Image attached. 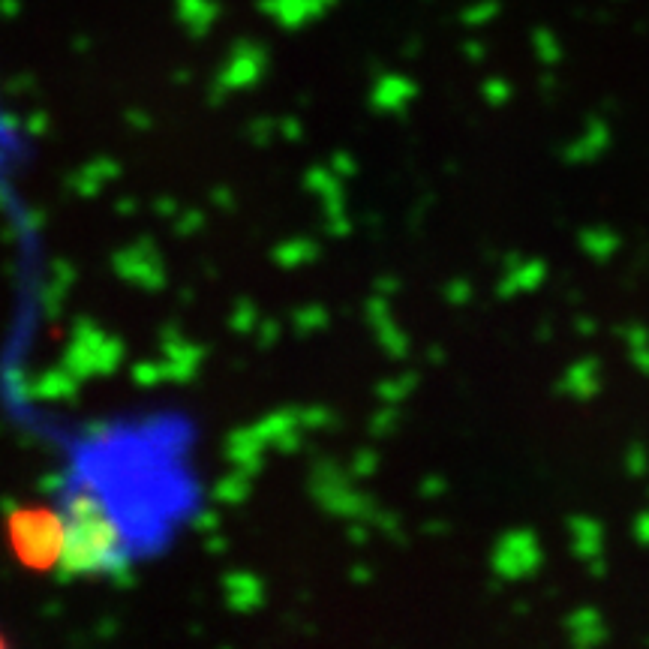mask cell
<instances>
[{
	"label": "cell",
	"instance_id": "cell-4",
	"mask_svg": "<svg viewBox=\"0 0 649 649\" xmlns=\"http://www.w3.org/2000/svg\"><path fill=\"white\" fill-rule=\"evenodd\" d=\"M565 532H568V550L577 562L586 565L589 577H604L607 574V562H604V541H607V529L598 517L592 514H571L565 520Z\"/></svg>",
	"mask_w": 649,
	"mask_h": 649
},
{
	"label": "cell",
	"instance_id": "cell-1",
	"mask_svg": "<svg viewBox=\"0 0 649 649\" xmlns=\"http://www.w3.org/2000/svg\"><path fill=\"white\" fill-rule=\"evenodd\" d=\"M67 544L61 571L67 577H94L118 571L124 562V535L106 502L94 490H76L67 505Z\"/></svg>",
	"mask_w": 649,
	"mask_h": 649
},
{
	"label": "cell",
	"instance_id": "cell-2",
	"mask_svg": "<svg viewBox=\"0 0 649 649\" xmlns=\"http://www.w3.org/2000/svg\"><path fill=\"white\" fill-rule=\"evenodd\" d=\"M7 538L25 568L52 571L61 565L64 556L67 517L46 505H22L7 520Z\"/></svg>",
	"mask_w": 649,
	"mask_h": 649
},
{
	"label": "cell",
	"instance_id": "cell-10",
	"mask_svg": "<svg viewBox=\"0 0 649 649\" xmlns=\"http://www.w3.org/2000/svg\"><path fill=\"white\" fill-rule=\"evenodd\" d=\"M370 319L376 325V334H379V343L385 346V352L391 358H403L409 352V337L397 328V322L391 319V310L382 301H373L370 304Z\"/></svg>",
	"mask_w": 649,
	"mask_h": 649
},
{
	"label": "cell",
	"instance_id": "cell-14",
	"mask_svg": "<svg viewBox=\"0 0 649 649\" xmlns=\"http://www.w3.org/2000/svg\"><path fill=\"white\" fill-rule=\"evenodd\" d=\"M481 97H484L487 106L502 109L505 103H511V85H508L505 79H487V82L481 85Z\"/></svg>",
	"mask_w": 649,
	"mask_h": 649
},
{
	"label": "cell",
	"instance_id": "cell-16",
	"mask_svg": "<svg viewBox=\"0 0 649 649\" xmlns=\"http://www.w3.org/2000/svg\"><path fill=\"white\" fill-rule=\"evenodd\" d=\"M472 295H475V289H472V283H466V280H451V283L445 286V298H448V304L466 307V304L472 301Z\"/></svg>",
	"mask_w": 649,
	"mask_h": 649
},
{
	"label": "cell",
	"instance_id": "cell-3",
	"mask_svg": "<svg viewBox=\"0 0 649 649\" xmlns=\"http://www.w3.org/2000/svg\"><path fill=\"white\" fill-rule=\"evenodd\" d=\"M541 568H544V547H541V538L535 535V529H529V526L505 529L493 541L490 571L496 574V580H502V583L532 580L541 574Z\"/></svg>",
	"mask_w": 649,
	"mask_h": 649
},
{
	"label": "cell",
	"instance_id": "cell-6",
	"mask_svg": "<svg viewBox=\"0 0 649 649\" xmlns=\"http://www.w3.org/2000/svg\"><path fill=\"white\" fill-rule=\"evenodd\" d=\"M547 262L538 256H520L511 253L502 262V274L496 280V295L499 298H520V295H532L547 283Z\"/></svg>",
	"mask_w": 649,
	"mask_h": 649
},
{
	"label": "cell",
	"instance_id": "cell-8",
	"mask_svg": "<svg viewBox=\"0 0 649 649\" xmlns=\"http://www.w3.org/2000/svg\"><path fill=\"white\" fill-rule=\"evenodd\" d=\"M562 631L574 649H595L610 640V628L604 613L595 604H577L565 613Z\"/></svg>",
	"mask_w": 649,
	"mask_h": 649
},
{
	"label": "cell",
	"instance_id": "cell-21",
	"mask_svg": "<svg viewBox=\"0 0 649 649\" xmlns=\"http://www.w3.org/2000/svg\"><path fill=\"white\" fill-rule=\"evenodd\" d=\"M7 643H10V640H7L4 634H0V646H7Z\"/></svg>",
	"mask_w": 649,
	"mask_h": 649
},
{
	"label": "cell",
	"instance_id": "cell-18",
	"mask_svg": "<svg viewBox=\"0 0 649 649\" xmlns=\"http://www.w3.org/2000/svg\"><path fill=\"white\" fill-rule=\"evenodd\" d=\"M598 319L595 316H589V313H577L574 316V334L577 337H583V340H589V337H595L598 334Z\"/></svg>",
	"mask_w": 649,
	"mask_h": 649
},
{
	"label": "cell",
	"instance_id": "cell-13",
	"mask_svg": "<svg viewBox=\"0 0 649 649\" xmlns=\"http://www.w3.org/2000/svg\"><path fill=\"white\" fill-rule=\"evenodd\" d=\"M622 469L628 478L634 481H643L649 475V445L634 439L631 445H625V454H622Z\"/></svg>",
	"mask_w": 649,
	"mask_h": 649
},
{
	"label": "cell",
	"instance_id": "cell-19",
	"mask_svg": "<svg viewBox=\"0 0 649 649\" xmlns=\"http://www.w3.org/2000/svg\"><path fill=\"white\" fill-rule=\"evenodd\" d=\"M421 493H424V496H442V493H445V481H442V478H424Z\"/></svg>",
	"mask_w": 649,
	"mask_h": 649
},
{
	"label": "cell",
	"instance_id": "cell-7",
	"mask_svg": "<svg viewBox=\"0 0 649 649\" xmlns=\"http://www.w3.org/2000/svg\"><path fill=\"white\" fill-rule=\"evenodd\" d=\"M604 388V376H601V361L592 358V355H583V358H574L562 376L556 379V394L574 400V403H589L601 394Z\"/></svg>",
	"mask_w": 649,
	"mask_h": 649
},
{
	"label": "cell",
	"instance_id": "cell-9",
	"mask_svg": "<svg viewBox=\"0 0 649 649\" xmlns=\"http://www.w3.org/2000/svg\"><path fill=\"white\" fill-rule=\"evenodd\" d=\"M577 247L580 253L595 262V265H607L616 259V253L622 250V235L613 232L610 226H586L577 232Z\"/></svg>",
	"mask_w": 649,
	"mask_h": 649
},
{
	"label": "cell",
	"instance_id": "cell-5",
	"mask_svg": "<svg viewBox=\"0 0 649 649\" xmlns=\"http://www.w3.org/2000/svg\"><path fill=\"white\" fill-rule=\"evenodd\" d=\"M610 145H613V130L607 124V118L589 115L583 130L559 148V160L571 169H583V166L598 163L610 151Z\"/></svg>",
	"mask_w": 649,
	"mask_h": 649
},
{
	"label": "cell",
	"instance_id": "cell-15",
	"mask_svg": "<svg viewBox=\"0 0 649 649\" xmlns=\"http://www.w3.org/2000/svg\"><path fill=\"white\" fill-rule=\"evenodd\" d=\"M412 388H415V376H397V379H391V382H382V397L388 400V403H400L403 397H409L412 394Z\"/></svg>",
	"mask_w": 649,
	"mask_h": 649
},
{
	"label": "cell",
	"instance_id": "cell-20",
	"mask_svg": "<svg viewBox=\"0 0 649 649\" xmlns=\"http://www.w3.org/2000/svg\"><path fill=\"white\" fill-rule=\"evenodd\" d=\"M550 334H553V325H550V322H541V325H538V343H547Z\"/></svg>",
	"mask_w": 649,
	"mask_h": 649
},
{
	"label": "cell",
	"instance_id": "cell-11",
	"mask_svg": "<svg viewBox=\"0 0 649 649\" xmlns=\"http://www.w3.org/2000/svg\"><path fill=\"white\" fill-rule=\"evenodd\" d=\"M415 100V85L400 76H385L373 91V106L379 112H403Z\"/></svg>",
	"mask_w": 649,
	"mask_h": 649
},
{
	"label": "cell",
	"instance_id": "cell-12",
	"mask_svg": "<svg viewBox=\"0 0 649 649\" xmlns=\"http://www.w3.org/2000/svg\"><path fill=\"white\" fill-rule=\"evenodd\" d=\"M619 337L628 349L631 367L640 376H649V328L643 322H625L619 325Z\"/></svg>",
	"mask_w": 649,
	"mask_h": 649
},
{
	"label": "cell",
	"instance_id": "cell-17",
	"mask_svg": "<svg viewBox=\"0 0 649 649\" xmlns=\"http://www.w3.org/2000/svg\"><path fill=\"white\" fill-rule=\"evenodd\" d=\"M631 535H634L637 544L649 547V508H643V511L634 514V520H631Z\"/></svg>",
	"mask_w": 649,
	"mask_h": 649
}]
</instances>
